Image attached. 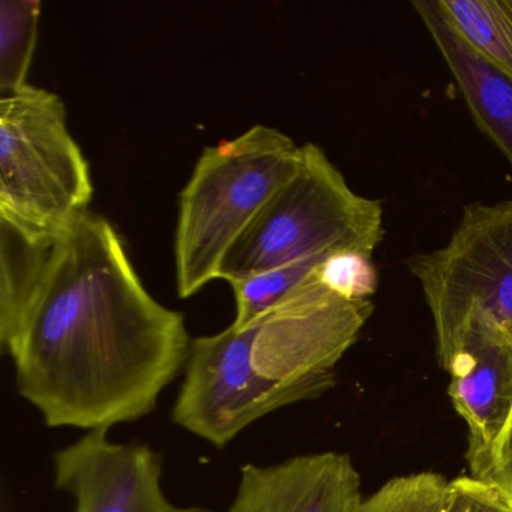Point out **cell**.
<instances>
[{
  "mask_svg": "<svg viewBox=\"0 0 512 512\" xmlns=\"http://www.w3.org/2000/svg\"><path fill=\"white\" fill-rule=\"evenodd\" d=\"M412 7L454 77L476 127L512 166V83L461 40L437 0H416Z\"/></svg>",
  "mask_w": 512,
  "mask_h": 512,
  "instance_id": "obj_10",
  "label": "cell"
},
{
  "mask_svg": "<svg viewBox=\"0 0 512 512\" xmlns=\"http://www.w3.org/2000/svg\"><path fill=\"white\" fill-rule=\"evenodd\" d=\"M40 0L0 2V91L10 97L28 86L40 22Z\"/></svg>",
  "mask_w": 512,
  "mask_h": 512,
  "instance_id": "obj_13",
  "label": "cell"
},
{
  "mask_svg": "<svg viewBox=\"0 0 512 512\" xmlns=\"http://www.w3.org/2000/svg\"><path fill=\"white\" fill-rule=\"evenodd\" d=\"M55 484L76 502V512H169L163 460L139 443H116L109 430L88 431L56 451Z\"/></svg>",
  "mask_w": 512,
  "mask_h": 512,
  "instance_id": "obj_8",
  "label": "cell"
},
{
  "mask_svg": "<svg viewBox=\"0 0 512 512\" xmlns=\"http://www.w3.org/2000/svg\"><path fill=\"white\" fill-rule=\"evenodd\" d=\"M383 235L382 202L355 193L325 151L305 143L299 169L230 248L218 278L235 283L340 251L373 257Z\"/></svg>",
  "mask_w": 512,
  "mask_h": 512,
  "instance_id": "obj_4",
  "label": "cell"
},
{
  "mask_svg": "<svg viewBox=\"0 0 512 512\" xmlns=\"http://www.w3.org/2000/svg\"><path fill=\"white\" fill-rule=\"evenodd\" d=\"M406 265L430 308L439 358L473 316L512 334V197L464 206L449 241Z\"/></svg>",
  "mask_w": 512,
  "mask_h": 512,
  "instance_id": "obj_6",
  "label": "cell"
},
{
  "mask_svg": "<svg viewBox=\"0 0 512 512\" xmlns=\"http://www.w3.org/2000/svg\"><path fill=\"white\" fill-rule=\"evenodd\" d=\"M448 482L437 473L398 476L362 500L355 512H440Z\"/></svg>",
  "mask_w": 512,
  "mask_h": 512,
  "instance_id": "obj_15",
  "label": "cell"
},
{
  "mask_svg": "<svg viewBox=\"0 0 512 512\" xmlns=\"http://www.w3.org/2000/svg\"><path fill=\"white\" fill-rule=\"evenodd\" d=\"M59 236L0 218V343L11 349Z\"/></svg>",
  "mask_w": 512,
  "mask_h": 512,
  "instance_id": "obj_11",
  "label": "cell"
},
{
  "mask_svg": "<svg viewBox=\"0 0 512 512\" xmlns=\"http://www.w3.org/2000/svg\"><path fill=\"white\" fill-rule=\"evenodd\" d=\"M185 319L146 290L115 227L86 212L53 247L8 355L49 427L145 418L187 367Z\"/></svg>",
  "mask_w": 512,
  "mask_h": 512,
  "instance_id": "obj_1",
  "label": "cell"
},
{
  "mask_svg": "<svg viewBox=\"0 0 512 512\" xmlns=\"http://www.w3.org/2000/svg\"><path fill=\"white\" fill-rule=\"evenodd\" d=\"M89 163L58 95L25 86L0 101V218L61 236L88 212Z\"/></svg>",
  "mask_w": 512,
  "mask_h": 512,
  "instance_id": "obj_5",
  "label": "cell"
},
{
  "mask_svg": "<svg viewBox=\"0 0 512 512\" xmlns=\"http://www.w3.org/2000/svg\"><path fill=\"white\" fill-rule=\"evenodd\" d=\"M169 512H212L209 509L199 508V506H188V508H181V506L173 505Z\"/></svg>",
  "mask_w": 512,
  "mask_h": 512,
  "instance_id": "obj_19",
  "label": "cell"
},
{
  "mask_svg": "<svg viewBox=\"0 0 512 512\" xmlns=\"http://www.w3.org/2000/svg\"><path fill=\"white\" fill-rule=\"evenodd\" d=\"M335 254V253H334ZM331 256V254H328ZM328 256L313 257L292 265L260 272L253 277L230 283L235 293L236 316L233 325L247 326L277 307L287 296L313 274L314 269Z\"/></svg>",
  "mask_w": 512,
  "mask_h": 512,
  "instance_id": "obj_14",
  "label": "cell"
},
{
  "mask_svg": "<svg viewBox=\"0 0 512 512\" xmlns=\"http://www.w3.org/2000/svg\"><path fill=\"white\" fill-rule=\"evenodd\" d=\"M461 40L512 83V0H437Z\"/></svg>",
  "mask_w": 512,
  "mask_h": 512,
  "instance_id": "obj_12",
  "label": "cell"
},
{
  "mask_svg": "<svg viewBox=\"0 0 512 512\" xmlns=\"http://www.w3.org/2000/svg\"><path fill=\"white\" fill-rule=\"evenodd\" d=\"M320 266V265H319ZM313 274L283 302L247 326L194 338L173 422L224 448L275 410L316 400L335 383V368L374 311Z\"/></svg>",
  "mask_w": 512,
  "mask_h": 512,
  "instance_id": "obj_2",
  "label": "cell"
},
{
  "mask_svg": "<svg viewBox=\"0 0 512 512\" xmlns=\"http://www.w3.org/2000/svg\"><path fill=\"white\" fill-rule=\"evenodd\" d=\"M479 479L496 485L512 505V412L494 449L490 464Z\"/></svg>",
  "mask_w": 512,
  "mask_h": 512,
  "instance_id": "obj_18",
  "label": "cell"
},
{
  "mask_svg": "<svg viewBox=\"0 0 512 512\" xmlns=\"http://www.w3.org/2000/svg\"><path fill=\"white\" fill-rule=\"evenodd\" d=\"M439 359L469 431L472 476L482 478L512 412V334L488 317H470Z\"/></svg>",
  "mask_w": 512,
  "mask_h": 512,
  "instance_id": "obj_7",
  "label": "cell"
},
{
  "mask_svg": "<svg viewBox=\"0 0 512 512\" xmlns=\"http://www.w3.org/2000/svg\"><path fill=\"white\" fill-rule=\"evenodd\" d=\"M317 272L329 290L347 299H370L379 284L373 257L353 251L331 254Z\"/></svg>",
  "mask_w": 512,
  "mask_h": 512,
  "instance_id": "obj_16",
  "label": "cell"
},
{
  "mask_svg": "<svg viewBox=\"0 0 512 512\" xmlns=\"http://www.w3.org/2000/svg\"><path fill=\"white\" fill-rule=\"evenodd\" d=\"M301 160L302 146L265 125L203 151L179 197L175 265L181 298L220 277L230 248Z\"/></svg>",
  "mask_w": 512,
  "mask_h": 512,
  "instance_id": "obj_3",
  "label": "cell"
},
{
  "mask_svg": "<svg viewBox=\"0 0 512 512\" xmlns=\"http://www.w3.org/2000/svg\"><path fill=\"white\" fill-rule=\"evenodd\" d=\"M440 512H512V505L496 485L475 476H458L448 482Z\"/></svg>",
  "mask_w": 512,
  "mask_h": 512,
  "instance_id": "obj_17",
  "label": "cell"
},
{
  "mask_svg": "<svg viewBox=\"0 0 512 512\" xmlns=\"http://www.w3.org/2000/svg\"><path fill=\"white\" fill-rule=\"evenodd\" d=\"M362 500L349 455L317 452L269 466L245 464L227 512H355Z\"/></svg>",
  "mask_w": 512,
  "mask_h": 512,
  "instance_id": "obj_9",
  "label": "cell"
}]
</instances>
